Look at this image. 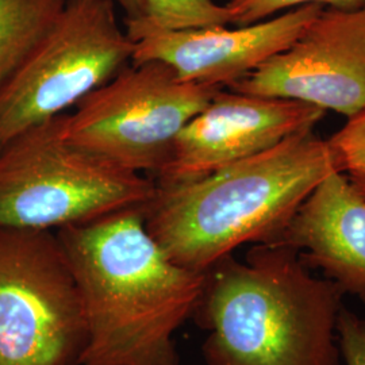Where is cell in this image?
<instances>
[{
  "mask_svg": "<svg viewBox=\"0 0 365 365\" xmlns=\"http://www.w3.org/2000/svg\"><path fill=\"white\" fill-rule=\"evenodd\" d=\"M87 327L52 230L0 227V365H78Z\"/></svg>",
  "mask_w": 365,
  "mask_h": 365,
  "instance_id": "8992f818",
  "label": "cell"
},
{
  "mask_svg": "<svg viewBox=\"0 0 365 365\" xmlns=\"http://www.w3.org/2000/svg\"><path fill=\"white\" fill-rule=\"evenodd\" d=\"M220 90L184 81L160 61L130 63L66 113L63 130L78 148L155 179L182 128Z\"/></svg>",
  "mask_w": 365,
  "mask_h": 365,
  "instance_id": "5b68a950",
  "label": "cell"
},
{
  "mask_svg": "<svg viewBox=\"0 0 365 365\" xmlns=\"http://www.w3.org/2000/svg\"><path fill=\"white\" fill-rule=\"evenodd\" d=\"M125 10L126 19H135L141 16V0H110Z\"/></svg>",
  "mask_w": 365,
  "mask_h": 365,
  "instance_id": "e0dca14e",
  "label": "cell"
},
{
  "mask_svg": "<svg viewBox=\"0 0 365 365\" xmlns=\"http://www.w3.org/2000/svg\"><path fill=\"white\" fill-rule=\"evenodd\" d=\"M327 111L302 102L217 92L179 133L157 187L192 182L313 131Z\"/></svg>",
  "mask_w": 365,
  "mask_h": 365,
  "instance_id": "9c48e42d",
  "label": "cell"
},
{
  "mask_svg": "<svg viewBox=\"0 0 365 365\" xmlns=\"http://www.w3.org/2000/svg\"><path fill=\"white\" fill-rule=\"evenodd\" d=\"M144 207L56 230L78 283L87 341L78 365H179L173 336L194 315L206 271L172 260Z\"/></svg>",
  "mask_w": 365,
  "mask_h": 365,
  "instance_id": "6da1fadb",
  "label": "cell"
},
{
  "mask_svg": "<svg viewBox=\"0 0 365 365\" xmlns=\"http://www.w3.org/2000/svg\"><path fill=\"white\" fill-rule=\"evenodd\" d=\"M309 268L365 302V197L333 172L304 199L280 237Z\"/></svg>",
  "mask_w": 365,
  "mask_h": 365,
  "instance_id": "8fae6325",
  "label": "cell"
},
{
  "mask_svg": "<svg viewBox=\"0 0 365 365\" xmlns=\"http://www.w3.org/2000/svg\"><path fill=\"white\" fill-rule=\"evenodd\" d=\"M337 163L353 187L365 197V110L346 120V125L329 138Z\"/></svg>",
  "mask_w": 365,
  "mask_h": 365,
  "instance_id": "5bb4252c",
  "label": "cell"
},
{
  "mask_svg": "<svg viewBox=\"0 0 365 365\" xmlns=\"http://www.w3.org/2000/svg\"><path fill=\"white\" fill-rule=\"evenodd\" d=\"M133 41L110 0H66L51 31L0 91V148L29 128L68 113L114 78Z\"/></svg>",
  "mask_w": 365,
  "mask_h": 365,
  "instance_id": "52a82bcc",
  "label": "cell"
},
{
  "mask_svg": "<svg viewBox=\"0 0 365 365\" xmlns=\"http://www.w3.org/2000/svg\"><path fill=\"white\" fill-rule=\"evenodd\" d=\"M134 21L158 30L182 31L233 25V14L214 0H141V16Z\"/></svg>",
  "mask_w": 365,
  "mask_h": 365,
  "instance_id": "4fadbf2b",
  "label": "cell"
},
{
  "mask_svg": "<svg viewBox=\"0 0 365 365\" xmlns=\"http://www.w3.org/2000/svg\"><path fill=\"white\" fill-rule=\"evenodd\" d=\"M325 7L307 4L247 26L167 31L126 19L133 64L160 61L184 81L229 87L284 51Z\"/></svg>",
  "mask_w": 365,
  "mask_h": 365,
  "instance_id": "30bf717a",
  "label": "cell"
},
{
  "mask_svg": "<svg viewBox=\"0 0 365 365\" xmlns=\"http://www.w3.org/2000/svg\"><path fill=\"white\" fill-rule=\"evenodd\" d=\"M66 0H0V91L51 31Z\"/></svg>",
  "mask_w": 365,
  "mask_h": 365,
  "instance_id": "7c38bea8",
  "label": "cell"
},
{
  "mask_svg": "<svg viewBox=\"0 0 365 365\" xmlns=\"http://www.w3.org/2000/svg\"><path fill=\"white\" fill-rule=\"evenodd\" d=\"M307 4L352 11L364 9L365 0H229L226 6L233 14V25L247 26L272 18L276 14Z\"/></svg>",
  "mask_w": 365,
  "mask_h": 365,
  "instance_id": "9a60e30c",
  "label": "cell"
},
{
  "mask_svg": "<svg viewBox=\"0 0 365 365\" xmlns=\"http://www.w3.org/2000/svg\"><path fill=\"white\" fill-rule=\"evenodd\" d=\"M63 118L21 131L0 148V227L56 232L153 199L152 178L69 143Z\"/></svg>",
  "mask_w": 365,
  "mask_h": 365,
  "instance_id": "277c9868",
  "label": "cell"
},
{
  "mask_svg": "<svg viewBox=\"0 0 365 365\" xmlns=\"http://www.w3.org/2000/svg\"><path fill=\"white\" fill-rule=\"evenodd\" d=\"M344 292L282 241L227 255L206 271L196 322L209 365H339Z\"/></svg>",
  "mask_w": 365,
  "mask_h": 365,
  "instance_id": "7a4b0ae2",
  "label": "cell"
},
{
  "mask_svg": "<svg viewBox=\"0 0 365 365\" xmlns=\"http://www.w3.org/2000/svg\"><path fill=\"white\" fill-rule=\"evenodd\" d=\"M339 170L314 131L192 182L157 187L145 223L170 259L207 271L245 244L276 242L314 188Z\"/></svg>",
  "mask_w": 365,
  "mask_h": 365,
  "instance_id": "3957f363",
  "label": "cell"
},
{
  "mask_svg": "<svg viewBox=\"0 0 365 365\" xmlns=\"http://www.w3.org/2000/svg\"><path fill=\"white\" fill-rule=\"evenodd\" d=\"M337 339L345 365H365V317L344 306L337 321Z\"/></svg>",
  "mask_w": 365,
  "mask_h": 365,
  "instance_id": "2e32d148",
  "label": "cell"
},
{
  "mask_svg": "<svg viewBox=\"0 0 365 365\" xmlns=\"http://www.w3.org/2000/svg\"><path fill=\"white\" fill-rule=\"evenodd\" d=\"M229 90L302 102L346 119L365 110V7L324 9L284 51Z\"/></svg>",
  "mask_w": 365,
  "mask_h": 365,
  "instance_id": "ba28073f",
  "label": "cell"
}]
</instances>
